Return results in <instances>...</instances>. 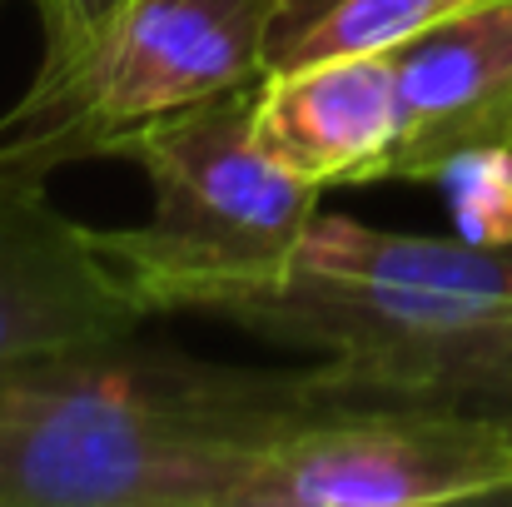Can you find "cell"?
Returning <instances> with one entry per match:
<instances>
[{
    "instance_id": "obj_1",
    "label": "cell",
    "mask_w": 512,
    "mask_h": 507,
    "mask_svg": "<svg viewBox=\"0 0 512 507\" xmlns=\"http://www.w3.org/2000/svg\"><path fill=\"white\" fill-rule=\"evenodd\" d=\"M348 398L343 368H229L125 343L0 373V507H239L269 448Z\"/></svg>"
},
{
    "instance_id": "obj_2",
    "label": "cell",
    "mask_w": 512,
    "mask_h": 507,
    "mask_svg": "<svg viewBox=\"0 0 512 507\" xmlns=\"http://www.w3.org/2000/svg\"><path fill=\"white\" fill-rule=\"evenodd\" d=\"M259 80L140 130L120 155L145 169L155 209L135 229H95V244L150 314L224 319L294 269L324 189L259 150Z\"/></svg>"
},
{
    "instance_id": "obj_3",
    "label": "cell",
    "mask_w": 512,
    "mask_h": 507,
    "mask_svg": "<svg viewBox=\"0 0 512 507\" xmlns=\"http://www.w3.org/2000/svg\"><path fill=\"white\" fill-rule=\"evenodd\" d=\"M289 0H130L75 60L35 70L0 115V174L120 160L179 110L269 70Z\"/></svg>"
},
{
    "instance_id": "obj_4",
    "label": "cell",
    "mask_w": 512,
    "mask_h": 507,
    "mask_svg": "<svg viewBox=\"0 0 512 507\" xmlns=\"http://www.w3.org/2000/svg\"><path fill=\"white\" fill-rule=\"evenodd\" d=\"M512 493V433L438 403H343L279 438L239 507H443Z\"/></svg>"
},
{
    "instance_id": "obj_5",
    "label": "cell",
    "mask_w": 512,
    "mask_h": 507,
    "mask_svg": "<svg viewBox=\"0 0 512 507\" xmlns=\"http://www.w3.org/2000/svg\"><path fill=\"white\" fill-rule=\"evenodd\" d=\"M150 319L135 284L105 259L95 229L45 194V179L0 174V373L125 343Z\"/></svg>"
},
{
    "instance_id": "obj_6",
    "label": "cell",
    "mask_w": 512,
    "mask_h": 507,
    "mask_svg": "<svg viewBox=\"0 0 512 507\" xmlns=\"http://www.w3.org/2000/svg\"><path fill=\"white\" fill-rule=\"evenodd\" d=\"M388 60L398 85L388 179H453L512 155V0H468Z\"/></svg>"
},
{
    "instance_id": "obj_7",
    "label": "cell",
    "mask_w": 512,
    "mask_h": 507,
    "mask_svg": "<svg viewBox=\"0 0 512 507\" xmlns=\"http://www.w3.org/2000/svg\"><path fill=\"white\" fill-rule=\"evenodd\" d=\"M254 135L274 165L319 189L388 179V150L398 135V85L388 50L264 70Z\"/></svg>"
},
{
    "instance_id": "obj_8",
    "label": "cell",
    "mask_w": 512,
    "mask_h": 507,
    "mask_svg": "<svg viewBox=\"0 0 512 507\" xmlns=\"http://www.w3.org/2000/svg\"><path fill=\"white\" fill-rule=\"evenodd\" d=\"M363 403H438L478 413L512 433V314L438 343L408 368L378 378Z\"/></svg>"
},
{
    "instance_id": "obj_9",
    "label": "cell",
    "mask_w": 512,
    "mask_h": 507,
    "mask_svg": "<svg viewBox=\"0 0 512 507\" xmlns=\"http://www.w3.org/2000/svg\"><path fill=\"white\" fill-rule=\"evenodd\" d=\"M35 20H40V65L35 70H55L65 60H75L130 0H30Z\"/></svg>"
}]
</instances>
